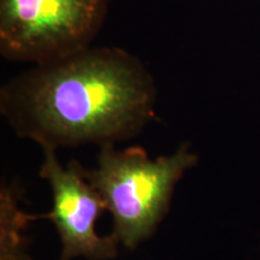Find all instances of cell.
<instances>
[{
	"label": "cell",
	"instance_id": "5",
	"mask_svg": "<svg viewBox=\"0 0 260 260\" xmlns=\"http://www.w3.org/2000/svg\"><path fill=\"white\" fill-rule=\"evenodd\" d=\"M34 216L18 210L14 191L3 189L0 204V260H34L24 249L21 230Z\"/></svg>",
	"mask_w": 260,
	"mask_h": 260
},
{
	"label": "cell",
	"instance_id": "4",
	"mask_svg": "<svg viewBox=\"0 0 260 260\" xmlns=\"http://www.w3.org/2000/svg\"><path fill=\"white\" fill-rule=\"evenodd\" d=\"M57 149L42 148L44 159L40 176L50 184L53 209L45 218H51L61 241L60 260L79 256L88 260L113 259L118 243L111 234L99 236L95 222L105 210L98 191L81 175L79 162L70 161L67 168L58 160Z\"/></svg>",
	"mask_w": 260,
	"mask_h": 260
},
{
	"label": "cell",
	"instance_id": "1",
	"mask_svg": "<svg viewBox=\"0 0 260 260\" xmlns=\"http://www.w3.org/2000/svg\"><path fill=\"white\" fill-rule=\"evenodd\" d=\"M158 88L140 58L89 46L34 64L0 89V112L15 134L44 147L115 145L154 118Z\"/></svg>",
	"mask_w": 260,
	"mask_h": 260
},
{
	"label": "cell",
	"instance_id": "2",
	"mask_svg": "<svg viewBox=\"0 0 260 260\" xmlns=\"http://www.w3.org/2000/svg\"><path fill=\"white\" fill-rule=\"evenodd\" d=\"M197 162L189 142L157 159L141 147L118 151L115 145H106L100 147L95 169L87 170L80 164L79 169L112 213V237L133 249L157 230L177 182Z\"/></svg>",
	"mask_w": 260,
	"mask_h": 260
},
{
	"label": "cell",
	"instance_id": "3",
	"mask_svg": "<svg viewBox=\"0 0 260 260\" xmlns=\"http://www.w3.org/2000/svg\"><path fill=\"white\" fill-rule=\"evenodd\" d=\"M109 0H0V54L40 64L92 46Z\"/></svg>",
	"mask_w": 260,
	"mask_h": 260
}]
</instances>
